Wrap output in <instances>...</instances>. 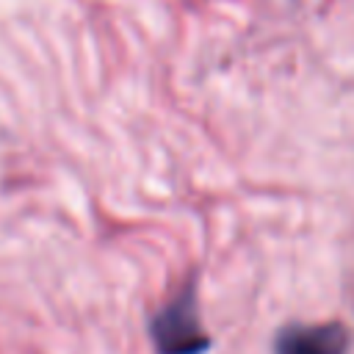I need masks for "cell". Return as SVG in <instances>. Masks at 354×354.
Segmentation results:
<instances>
[{
	"label": "cell",
	"mask_w": 354,
	"mask_h": 354,
	"mask_svg": "<svg viewBox=\"0 0 354 354\" xmlns=\"http://www.w3.org/2000/svg\"><path fill=\"white\" fill-rule=\"evenodd\" d=\"M152 340L158 354H199L207 348V335L199 326L196 293L185 285L152 321Z\"/></svg>",
	"instance_id": "obj_1"
},
{
	"label": "cell",
	"mask_w": 354,
	"mask_h": 354,
	"mask_svg": "<svg viewBox=\"0 0 354 354\" xmlns=\"http://www.w3.org/2000/svg\"><path fill=\"white\" fill-rule=\"evenodd\" d=\"M277 354H346L348 329L340 324L288 326L277 337Z\"/></svg>",
	"instance_id": "obj_2"
}]
</instances>
